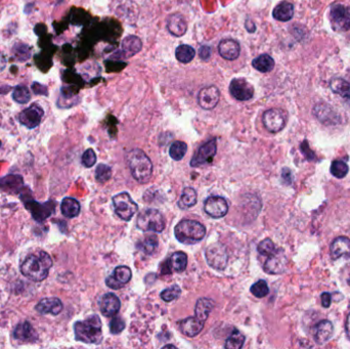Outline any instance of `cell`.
Here are the masks:
<instances>
[{
	"mask_svg": "<svg viewBox=\"0 0 350 349\" xmlns=\"http://www.w3.org/2000/svg\"><path fill=\"white\" fill-rule=\"evenodd\" d=\"M250 290H251V293L257 298H264L270 292V288L268 286V283L265 280H260L258 282H256L255 284H253L251 286Z\"/></svg>",
	"mask_w": 350,
	"mask_h": 349,
	"instance_id": "cell-43",
	"label": "cell"
},
{
	"mask_svg": "<svg viewBox=\"0 0 350 349\" xmlns=\"http://www.w3.org/2000/svg\"><path fill=\"white\" fill-rule=\"evenodd\" d=\"M180 329L186 336L196 337L203 331L204 322L199 320L197 317H191L181 322Z\"/></svg>",
	"mask_w": 350,
	"mask_h": 349,
	"instance_id": "cell-24",
	"label": "cell"
},
{
	"mask_svg": "<svg viewBox=\"0 0 350 349\" xmlns=\"http://www.w3.org/2000/svg\"><path fill=\"white\" fill-rule=\"evenodd\" d=\"M217 151V141L216 139H212L211 141L207 142L203 146L199 148L195 156L193 157L191 161L192 167H199L202 165H205L207 163H211L213 158L216 155Z\"/></svg>",
	"mask_w": 350,
	"mask_h": 349,
	"instance_id": "cell-12",
	"label": "cell"
},
{
	"mask_svg": "<svg viewBox=\"0 0 350 349\" xmlns=\"http://www.w3.org/2000/svg\"><path fill=\"white\" fill-rule=\"evenodd\" d=\"M175 56H177V59L184 64H188L190 62H192L196 56V51L187 45H183L180 46L177 51H175Z\"/></svg>",
	"mask_w": 350,
	"mask_h": 349,
	"instance_id": "cell-35",
	"label": "cell"
},
{
	"mask_svg": "<svg viewBox=\"0 0 350 349\" xmlns=\"http://www.w3.org/2000/svg\"><path fill=\"white\" fill-rule=\"evenodd\" d=\"M124 329H125V322L120 317H115L110 323V331L114 335L121 333Z\"/></svg>",
	"mask_w": 350,
	"mask_h": 349,
	"instance_id": "cell-47",
	"label": "cell"
},
{
	"mask_svg": "<svg viewBox=\"0 0 350 349\" xmlns=\"http://www.w3.org/2000/svg\"><path fill=\"white\" fill-rule=\"evenodd\" d=\"M230 93L238 101H249L254 96V89L251 83L244 78L233 79L230 84Z\"/></svg>",
	"mask_w": 350,
	"mask_h": 349,
	"instance_id": "cell-13",
	"label": "cell"
},
{
	"mask_svg": "<svg viewBox=\"0 0 350 349\" xmlns=\"http://www.w3.org/2000/svg\"><path fill=\"white\" fill-rule=\"evenodd\" d=\"M245 343V336L238 330H235L228 338L225 347L227 349H241Z\"/></svg>",
	"mask_w": 350,
	"mask_h": 349,
	"instance_id": "cell-38",
	"label": "cell"
},
{
	"mask_svg": "<svg viewBox=\"0 0 350 349\" xmlns=\"http://www.w3.org/2000/svg\"><path fill=\"white\" fill-rule=\"evenodd\" d=\"M133 277V272L126 266H120L115 269L113 274L106 279V284L113 290H119L128 284Z\"/></svg>",
	"mask_w": 350,
	"mask_h": 349,
	"instance_id": "cell-16",
	"label": "cell"
},
{
	"mask_svg": "<svg viewBox=\"0 0 350 349\" xmlns=\"http://www.w3.org/2000/svg\"><path fill=\"white\" fill-rule=\"evenodd\" d=\"M275 250V244L271 239H266L264 241H261L257 246V251L262 256H270Z\"/></svg>",
	"mask_w": 350,
	"mask_h": 349,
	"instance_id": "cell-45",
	"label": "cell"
},
{
	"mask_svg": "<svg viewBox=\"0 0 350 349\" xmlns=\"http://www.w3.org/2000/svg\"><path fill=\"white\" fill-rule=\"evenodd\" d=\"M300 149H301L302 153L304 154V156H305L306 158H308L309 160H315V159H316L315 154H314L313 151L310 149L309 144H308V142H306V141H304V142L301 144Z\"/></svg>",
	"mask_w": 350,
	"mask_h": 349,
	"instance_id": "cell-48",
	"label": "cell"
},
{
	"mask_svg": "<svg viewBox=\"0 0 350 349\" xmlns=\"http://www.w3.org/2000/svg\"><path fill=\"white\" fill-rule=\"evenodd\" d=\"M330 21L332 27L337 32L350 30V8L336 5L331 9Z\"/></svg>",
	"mask_w": 350,
	"mask_h": 349,
	"instance_id": "cell-8",
	"label": "cell"
},
{
	"mask_svg": "<svg viewBox=\"0 0 350 349\" xmlns=\"http://www.w3.org/2000/svg\"><path fill=\"white\" fill-rule=\"evenodd\" d=\"M188 266V256L184 252L173 253L168 260H165L161 265V273L170 275L172 272H184Z\"/></svg>",
	"mask_w": 350,
	"mask_h": 349,
	"instance_id": "cell-15",
	"label": "cell"
},
{
	"mask_svg": "<svg viewBox=\"0 0 350 349\" xmlns=\"http://www.w3.org/2000/svg\"><path fill=\"white\" fill-rule=\"evenodd\" d=\"M218 52L220 55L228 61H234L239 58L240 56V45L233 39H224L221 41L220 46H218Z\"/></svg>",
	"mask_w": 350,
	"mask_h": 349,
	"instance_id": "cell-22",
	"label": "cell"
},
{
	"mask_svg": "<svg viewBox=\"0 0 350 349\" xmlns=\"http://www.w3.org/2000/svg\"><path fill=\"white\" fill-rule=\"evenodd\" d=\"M36 311L41 315L58 316L63 311V302L59 298H45L36 305Z\"/></svg>",
	"mask_w": 350,
	"mask_h": 349,
	"instance_id": "cell-20",
	"label": "cell"
},
{
	"mask_svg": "<svg viewBox=\"0 0 350 349\" xmlns=\"http://www.w3.org/2000/svg\"><path fill=\"white\" fill-rule=\"evenodd\" d=\"M177 348V347H175L174 345H166V346H164V348Z\"/></svg>",
	"mask_w": 350,
	"mask_h": 349,
	"instance_id": "cell-53",
	"label": "cell"
},
{
	"mask_svg": "<svg viewBox=\"0 0 350 349\" xmlns=\"http://www.w3.org/2000/svg\"><path fill=\"white\" fill-rule=\"evenodd\" d=\"M112 177V169L106 164H100L96 170V180L101 183H107Z\"/></svg>",
	"mask_w": 350,
	"mask_h": 349,
	"instance_id": "cell-44",
	"label": "cell"
},
{
	"mask_svg": "<svg viewBox=\"0 0 350 349\" xmlns=\"http://www.w3.org/2000/svg\"><path fill=\"white\" fill-rule=\"evenodd\" d=\"M143 47L141 39L137 36H128L122 42V50L126 54V57H133L137 55Z\"/></svg>",
	"mask_w": 350,
	"mask_h": 349,
	"instance_id": "cell-30",
	"label": "cell"
},
{
	"mask_svg": "<svg viewBox=\"0 0 350 349\" xmlns=\"http://www.w3.org/2000/svg\"><path fill=\"white\" fill-rule=\"evenodd\" d=\"M198 195L193 188H185L179 202V207L183 210L194 207L197 204Z\"/></svg>",
	"mask_w": 350,
	"mask_h": 349,
	"instance_id": "cell-34",
	"label": "cell"
},
{
	"mask_svg": "<svg viewBox=\"0 0 350 349\" xmlns=\"http://www.w3.org/2000/svg\"><path fill=\"white\" fill-rule=\"evenodd\" d=\"M138 247L146 254H153L158 247V239L156 236L147 237L143 242H141Z\"/></svg>",
	"mask_w": 350,
	"mask_h": 349,
	"instance_id": "cell-39",
	"label": "cell"
},
{
	"mask_svg": "<svg viewBox=\"0 0 350 349\" xmlns=\"http://www.w3.org/2000/svg\"><path fill=\"white\" fill-rule=\"evenodd\" d=\"M348 170H349V168H348L347 164L343 161H340V160L334 161L331 165V173L337 179L345 178L347 176Z\"/></svg>",
	"mask_w": 350,
	"mask_h": 349,
	"instance_id": "cell-41",
	"label": "cell"
},
{
	"mask_svg": "<svg viewBox=\"0 0 350 349\" xmlns=\"http://www.w3.org/2000/svg\"><path fill=\"white\" fill-rule=\"evenodd\" d=\"M330 254L332 259H338L343 257L345 259L350 258V240L346 237H338L331 244Z\"/></svg>",
	"mask_w": 350,
	"mask_h": 349,
	"instance_id": "cell-21",
	"label": "cell"
},
{
	"mask_svg": "<svg viewBox=\"0 0 350 349\" xmlns=\"http://www.w3.org/2000/svg\"><path fill=\"white\" fill-rule=\"evenodd\" d=\"M187 151H188L187 144L179 141V142H175L171 145L170 150H169V154L173 160L181 161L186 156Z\"/></svg>",
	"mask_w": 350,
	"mask_h": 349,
	"instance_id": "cell-37",
	"label": "cell"
},
{
	"mask_svg": "<svg viewBox=\"0 0 350 349\" xmlns=\"http://www.w3.org/2000/svg\"><path fill=\"white\" fill-rule=\"evenodd\" d=\"M273 16L278 21L288 22L294 16V6L291 3L283 2L275 8Z\"/></svg>",
	"mask_w": 350,
	"mask_h": 349,
	"instance_id": "cell-29",
	"label": "cell"
},
{
	"mask_svg": "<svg viewBox=\"0 0 350 349\" xmlns=\"http://www.w3.org/2000/svg\"><path fill=\"white\" fill-rule=\"evenodd\" d=\"M199 55H200V58H201L202 60L206 61V60H208V59L210 58V56H211V49H210L209 47L204 46V47H202V48L200 49Z\"/></svg>",
	"mask_w": 350,
	"mask_h": 349,
	"instance_id": "cell-50",
	"label": "cell"
},
{
	"mask_svg": "<svg viewBox=\"0 0 350 349\" xmlns=\"http://www.w3.org/2000/svg\"><path fill=\"white\" fill-rule=\"evenodd\" d=\"M13 99L16 103L24 105L30 102L31 93L25 85H18L13 92Z\"/></svg>",
	"mask_w": 350,
	"mask_h": 349,
	"instance_id": "cell-36",
	"label": "cell"
},
{
	"mask_svg": "<svg viewBox=\"0 0 350 349\" xmlns=\"http://www.w3.org/2000/svg\"><path fill=\"white\" fill-rule=\"evenodd\" d=\"M126 160L131 172V176L140 184H147L153 176V163L147 154L140 150L135 149L130 151Z\"/></svg>",
	"mask_w": 350,
	"mask_h": 349,
	"instance_id": "cell-2",
	"label": "cell"
},
{
	"mask_svg": "<svg viewBox=\"0 0 350 349\" xmlns=\"http://www.w3.org/2000/svg\"><path fill=\"white\" fill-rule=\"evenodd\" d=\"M287 264L288 259L284 250L278 249L268 256L264 270L270 275H281L286 271Z\"/></svg>",
	"mask_w": 350,
	"mask_h": 349,
	"instance_id": "cell-10",
	"label": "cell"
},
{
	"mask_svg": "<svg viewBox=\"0 0 350 349\" xmlns=\"http://www.w3.org/2000/svg\"><path fill=\"white\" fill-rule=\"evenodd\" d=\"M330 86L335 94L350 102V84L346 80L342 78H335L331 81Z\"/></svg>",
	"mask_w": 350,
	"mask_h": 349,
	"instance_id": "cell-32",
	"label": "cell"
},
{
	"mask_svg": "<svg viewBox=\"0 0 350 349\" xmlns=\"http://www.w3.org/2000/svg\"><path fill=\"white\" fill-rule=\"evenodd\" d=\"M182 294V289L178 285H173L161 292V298L165 302H171L173 300H177Z\"/></svg>",
	"mask_w": 350,
	"mask_h": 349,
	"instance_id": "cell-42",
	"label": "cell"
},
{
	"mask_svg": "<svg viewBox=\"0 0 350 349\" xmlns=\"http://www.w3.org/2000/svg\"><path fill=\"white\" fill-rule=\"evenodd\" d=\"M97 162V155L96 152L93 149H89L86 150L83 155H82V164L87 167L91 168L93 167Z\"/></svg>",
	"mask_w": 350,
	"mask_h": 349,
	"instance_id": "cell-46",
	"label": "cell"
},
{
	"mask_svg": "<svg viewBox=\"0 0 350 349\" xmlns=\"http://www.w3.org/2000/svg\"><path fill=\"white\" fill-rule=\"evenodd\" d=\"M167 29L173 36L182 37L187 33L188 24L182 15L174 14L167 20Z\"/></svg>",
	"mask_w": 350,
	"mask_h": 349,
	"instance_id": "cell-23",
	"label": "cell"
},
{
	"mask_svg": "<svg viewBox=\"0 0 350 349\" xmlns=\"http://www.w3.org/2000/svg\"><path fill=\"white\" fill-rule=\"evenodd\" d=\"M345 331H346L347 337L350 339V314L348 315L346 322H345Z\"/></svg>",
	"mask_w": 350,
	"mask_h": 349,
	"instance_id": "cell-52",
	"label": "cell"
},
{
	"mask_svg": "<svg viewBox=\"0 0 350 349\" xmlns=\"http://www.w3.org/2000/svg\"><path fill=\"white\" fill-rule=\"evenodd\" d=\"M53 259L45 251H36L28 255L21 266V273L31 281L41 282L49 276Z\"/></svg>",
	"mask_w": 350,
	"mask_h": 349,
	"instance_id": "cell-1",
	"label": "cell"
},
{
	"mask_svg": "<svg viewBox=\"0 0 350 349\" xmlns=\"http://www.w3.org/2000/svg\"><path fill=\"white\" fill-rule=\"evenodd\" d=\"M101 313L105 317H115L121 307L120 299L114 293H107L102 296L99 302Z\"/></svg>",
	"mask_w": 350,
	"mask_h": 349,
	"instance_id": "cell-19",
	"label": "cell"
},
{
	"mask_svg": "<svg viewBox=\"0 0 350 349\" xmlns=\"http://www.w3.org/2000/svg\"><path fill=\"white\" fill-rule=\"evenodd\" d=\"M175 238L184 244H196L206 236V228L199 222L184 220L174 229Z\"/></svg>",
	"mask_w": 350,
	"mask_h": 349,
	"instance_id": "cell-4",
	"label": "cell"
},
{
	"mask_svg": "<svg viewBox=\"0 0 350 349\" xmlns=\"http://www.w3.org/2000/svg\"><path fill=\"white\" fill-rule=\"evenodd\" d=\"M62 213L67 218H74L80 213V204L76 199L65 198L61 205Z\"/></svg>",
	"mask_w": 350,
	"mask_h": 349,
	"instance_id": "cell-31",
	"label": "cell"
},
{
	"mask_svg": "<svg viewBox=\"0 0 350 349\" xmlns=\"http://www.w3.org/2000/svg\"><path fill=\"white\" fill-rule=\"evenodd\" d=\"M252 65L257 71L261 73H269L274 69L275 61L271 56L265 54L254 59L252 62Z\"/></svg>",
	"mask_w": 350,
	"mask_h": 349,
	"instance_id": "cell-33",
	"label": "cell"
},
{
	"mask_svg": "<svg viewBox=\"0 0 350 349\" xmlns=\"http://www.w3.org/2000/svg\"><path fill=\"white\" fill-rule=\"evenodd\" d=\"M214 307H215V302L212 299L200 298L197 301L196 309H195L196 317L205 323L207 321L210 313L214 309Z\"/></svg>",
	"mask_w": 350,
	"mask_h": 349,
	"instance_id": "cell-28",
	"label": "cell"
},
{
	"mask_svg": "<svg viewBox=\"0 0 350 349\" xmlns=\"http://www.w3.org/2000/svg\"><path fill=\"white\" fill-rule=\"evenodd\" d=\"M220 99V90L216 86H208L200 91L198 95V104L204 110H212L217 106Z\"/></svg>",
	"mask_w": 350,
	"mask_h": 349,
	"instance_id": "cell-18",
	"label": "cell"
},
{
	"mask_svg": "<svg viewBox=\"0 0 350 349\" xmlns=\"http://www.w3.org/2000/svg\"><path fill=\"white\" fill-rule=\"evenodd\" d=\"M204 210L213 218H223L229 212V204L223 197L212 196L206 199L204 203Z\"/></svg>",
	"mask_w": 350,
	"mask_h": 349,
	"instance_id": "cell-14",
	"label": "cell"
},
{
	"mask_svg": "<svg viewBox=\"0 0 350 349\" xmlns=\"http://www.w3.org/2000/svg\"><path fill=\"white\" fill-rule=\"evenodd\" d=\"M206 259L208 265L217 271H224L228 266L229 255L227 248L221 243H214L206 249Z\"/></svg>",
	"mask_w": 350,
	"mask_h": 349,
	"instance_id": "cell-7",
	"label": "cell"
},
{
	"mask_svg": "<svg viewBox=\"0 0 350 349\" xmlns=\"http://www.w3.org/2000/svg\"><path fill=\"white\" fill-rule=\"evenodd\" d=\"M25 206L30 211L34 220L38 223H42L46 220H48V218L55 212V208H56V204L54 201L40 204V203H37L36 201L31 200V201L25 202Z\"/></svg>",
	"mask_w": 350,
	"mask_h": 349,
	"instance_id": "cell-11",
	"label": "cell"
},
{
	"mask_svg": "<svg viewBox=\"0 0 350 349\" xmlns=\"http://www.w3.org/2000/svg\"><path fill=\"white\" fill-rule=\"evenodd\" d=\"M282 178L285 184L290 185L292 183V173L288 168H284L282 172Z\"/></svg>",
	"mask_w": 350,
	"mask_h": 349,
	"instance_id": "cell-51",
	"label": "cell"
},
{
	"mask_svg": "<svg viewBox=\"0 0 350 349\" xmlns=\"http://www.w3.org/2000/svg\"><path fill=\"white\" fill-rule=\"evenodd\" d=\"M334 328L330 321L324 320L320 322L315 328V339L317 343L324 344L333 336Z\"/></svg>",
	"mask_w": 350,
	"mask_h": 349,
	"instance_id": "cell-26",
	"label": "cell"
},
{
	"mask_svg": "<svg viewBox=\"0 0 350 349\" xmlns=\"http://www.w3.org/2000/svg\"><path fill=\"white\" fill-rule=\"evenodd\" d=\"M113 205L116 214L124 222H129L139 210L138 204L126 192L114 196Z\"/></svg>",
	"mask_w": 350,
	"mask_h": 349,
	"instance_id": "cell-6",
	"label": "cell"
},
{
	"mask_svg": "<svg viewBox=\"0 0 350 349\" xmlns=\"http://www.w3.org/2000/svg\"><path fill=\"white\" fill-rule=\"evenodd\" d=\"M321 299H322V305H323V307H324L325 309H329V308H330V305H331V301H332L331 294L325 292V293L322 294Z\"/></svg>",
	"mask_w": 350,
	"mask_h": 349,
	"instance_id": "cell-49",
	"label": "cell"
},
{
	"mask_svg": "<svg viewBox=\"0 0 350 349\" xmlns=\"http://www.w3.org/2000/svg\"><path fill=\"white\" fill-rule=\"evenodd\" d=\"M137 226L144 232L162 233L165 229V220L158 210L147 209L139 215Z\"/></svg>",
	"mask_w": 350,
	"mask_h": 349,
	"instance_id": "cell-5",
	"label": "cell"
},
{
	"mask_svg": "<svg viewBox=\"0 0 350 349\" xmlns=\"http://www.w3.org/2000/svg\"><path fill=\"white\" fill-rule=\"evenodd\" d=\"M45 115V111L38 106L37 104H34L30 106L29 108L25 109L19 116V120L21 124L26 126L29 129L36 128L40 123Z\"/></svg>",
	"mask_w": 350,
	"mask_h": 349,
	"instance_id": "cell-17",
	"label": "cell"
},
{
	"mask_svg": "<svg viewBox=\"0 0 350 349\" xmlns=\"http://www.w3.org/2000/svg\"><path fill=\"white\" fill-rule=\"evenodd\" d=\"M75 339L87 344H100L103 340L102 321L98 316H92L74 325Z\"/></svg>",
	"mask_w": 350,
	"mask_h": 349,
	"instance_id": "cell-3",
	"label": "cell"
},
{
	"mask_svg": "<svg viewBox=\"0 0 350 349\" xmlns=\"http://www.w3.org/2000/svg\"><path fill=\"white\" fill-rule=\"evenodd\" d=\"M13 54L14 57L20 62L27 61L31 56L30 48L27 45H24V43H17V45H15L13 49Z\"/></svg>",
	"mask_w": 350,
	"mask_h": 349,
	"instance_id": "cell-40",
	"label": "cell"
},
{
	"mask_svg": "<svg viewBox=\"0 0 350 349\" xmlns=\"http://www.w3.org/2000/svg\"><path fill=\"white\" fill-rule=\"evenodd\" d=\"M24 187V181L20 176H11L5 177L0 180V190L9 193H19L21 189Z\"/></svg>",
	"mask_w": 350,
	"mask_h": 349,
	"instance_id": "cell-25",
	"label": "cell"
},
{
	"mask_svg": "<svg viewBox=\"0 0 350 349\" xmlns=\"http://www.w3.org/2000/svg\"><path fill=\"white\" fill-rule=\"evenodd\" d=\"M262 121L270 133L277 134L286 126L287 115L281 109H270L265 112Z\"/></svg>",
	"mask_w": 350,
	"mask_h": 349,
	"instance_id": "cell-9",
	"label": "cell"
},
{
	"mask_svg": "<svg viewBox=\"0 0 350 349\" xmlns=\"http://www.w3.org/2000/svg\"><path fill=\"white\" fill-rule=\"evenodd\" d=\"M0 147H2V141H0Z\"/></svg>",
	"mask_w": 350,
	"mask_h": 349,
	"instance_id": "cell-54",
	"label": "cell"
},
{
	"mask_svg": "<svg viewBox=\"0 0 350 349\" xmlns=\"http://www.w3.org/2000/svg\"><path fill=\"white\" fill-rule=\"evenodd\" d=\"M15 338L21 342H32L36 339V332L29 322H24L15 329Z\"/></svg>",
	"mask_w": 350,
	"mask_h": 349,
	"instance_id": "cell-27",
	"label": "cell"
}]
</instances>
